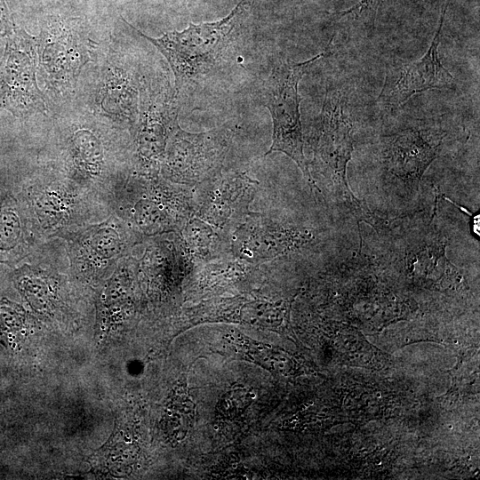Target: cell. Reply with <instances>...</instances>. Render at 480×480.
<instances>
[{
  "instance_id": "obj_1",
  "label": "cell",
  "mask_w": 480,
  "mask_h": 480,
  "mask_svg": "<svg viewBox=\"0 0 480 480\" xmlns=\"http://www.w3.org/2000/svg\"><path fill=\"white\" fill-rule=\"evenodd\" d=\"M193 186L173 183L159 175L128 169L103 196L110 212L142 236L178 233L195 215Z\"/></svg>"
},
{
  "instance_id": "obj_2",
  "label": "cell",
  "mask_w": 480,
  "mask_h": 480,
  "mask_svg": "<svg viewBox=\"0 0 480 480\" xmlns=\"http://www.w3.org/2000/svg\"><path fill=\"white\" fill-rule=\"evenodd\" d=\"M249 2L242 0L225 18L212 22L190 23L181 31L159 37L146 36L123 20L167 60L174 75L177 96L219 70L231 57L247 15Z\"/></svg>"
},
{
  "instance_id": "obj_3",
  "label": "cell",
  "mask_w": 480,
  "mask_h": 480,
  "mask_svg": "<svg viewBox=\"0 0 480 480\" xmlns=\"http://www.w3.org/2000/svg\"><path fill=\"white\" fill-rule=\"evenodd\" d=\"M19 193L43 242L53 237L63 239L110 216L101 196L59 172L31 180Z\"/></svg>"
},
{
  "instance_id": "obj_4",
  "label": "cell",
  "mask_w": 480,
  "mask_h": 480,
  "mask_svg": "<svg viewBox=\"0 0 480 480\" xmlns=\"http://www.w3.org/2000/svg\"><path fill=\"white\" fill-rule=\"evenodd\" d=\"M136 125L131 132L130 172L159 175L168 140L179 125L178 96L166 77L142 79Z\"/></svg>"
},
{
  "instance_id": "obj_5",
  "label": "cell",
  "mask_w": 480,
  "mask_h": 480,
  "mask_svg": "<svg viewBox=\"0 0 480 480\" xmlns=\"http://www.w3.org/2000/svg\"><path fill=\"white\" fill-rule=\"evenodd\" d=\"M70 277L98 288L115 270L119 260L132 253L145 238L126 222L111 214L63 237Z\"/></svg>"
},
{
  "instance_id": "obj_6",
  "label": "cell",
  "mask_w": 480,
  "mask_h": 480,
  "mask_svg": "<svg viewBox=\"0 0 480 480\" xmlns=\"http://www.w3.org/2000/svg\"><path fill=\"white\" fill-rule=\"evenodd\" d=\"M324 56H316L300 63H282L273 68L261 87V100L273 121L272 144L265 156L282 152L292 158L302 172L311 190L318 189L304 156L298 84L309 66Z\"/></svg>"
},
{
  "instance_id": "obj_7",
  "label": "cell",
  "mask_w": 480,
  "mask_h": 480,
  "mask_svg": "<svg viewBox=\"0 0 480 480\" xmlns=\"http://www.w3.org/2000/svg\"><path fill=\"white\" fill-rule=\"evenodd\" d=\"M61 139L60 170L57 172L103 199L116 178L128 169L121 165V156L110 138L96 129L79 127Z\"/></svg>"
},
{
  "instance_id": "obj_8",
  "label": "cell",
  "mask_w": 480,
  "mask_h": 480,
  "mask_svg": "<svg viewBox=\"0 0 480 480\" xmlns=\"http://www.w3.org/2000/svg\"><path fill=\"white\" fill-rule=\"evenodd\" d=\"M232 136L226 127L192 133L178 125L168 140L160 174L193 187L212 178L222 171Z\"/></svg>"
},
{
  "instance_id": "obj_9",
  "label": "cell",
  "mask_w": 480,
  "mask_h": 480,
  "mask_svg": "<svg viewBox=\"0 0 480 480\" xmlns=\"http://www.w3.org/2000/svg\"><path fill=\"white\" fill-rule=\"evenodd\" d=\"M92 42L78 18H51L36 36L38 68L52 90L75 88L83 67L90 60Z\"/></svg>"
},
{
  "instance_id": "obj_10",
  "label": "cell",
  "mask_w": 480,
  "mask_h": 480,
  "mask_svg": "<svg viewBox=\"0 0 480 480\" xmlns=\"http://www.w3.org/2000/svg\"><path fill=\"white\" fill-rule=\"evenodd\" d=\"M37 69L36 36L14 25L0 60V107L20 118L44 113L46 106L37 84Z\"/></svg>"
},
{
  "instance_id": "obj_11",
  "label": "cell",
  "mask_w": 480,
  "mask_h": 480,
  "mask_svg": "<svg viewBox=\"0 0 480 480\" xmlns=\"http://www.w3.org/2000/svg\"><path fill=\"white\" fill-rule=\"evenodd\" d=\"M354 149L352 124L338 92L326 93L314 144V170L331 180L350 204L351 211L362 202L352 194L347 180V164Z\"/></svg>"
},
{
  "instance_id": "obj_12",
  "label": "cell",
  "mask_w": 480,
  "mask_h": 480,
  "mask_svg": "<svg viewBox=\"0 0 480 480\" xmlns=\"http://www.w3.org/2000/svg\"><path fill=\"white\" fill-rule=\"evenodd\" d=\"M259 181L245 172H220L194 188L195 217L228 238L250 211Z\"/></svg>"
},
{
  "instance_id": "obj_13",
  "label": "cell",
  "mask_w": 480,
  "mask_h": 480,
  "mask_svg": "<svg viewBox=\"0 0 480 480\" xmlns=\"http://www.w3.org/2000/svg\"><path fill=\"white\" fill-rule=\"evenodd\" d=\"M228 239L235 257L252 264H262L307 246L314 236L306 228L250 212Z\"/></svg>"
},
{
  "instance_id": "obj_14",
  "label": "cell",
  "mask_w": 480,
  "mask_h": 480,
  "mask_svg": "<svg viewBox=\"0 0 480 480\" xmlns=\"http://www.w3.org/2000/svg\"><path fill=\"white\" fill-rule=\"evenodd\" d=\"M446 5L439 25L426 53L418 60L404 64L387 75L379 101L389 108H398L416 93L448 87L453 81L438 54Z\"/></svg>"
},
{
  "instance_id": "obj_15",
  "label": "cell",
  "mask_w": 480,
  "mask_h": 480,
  "mask_svg": "<svg viewBox=\"0 0 480 480\" xmlns=\"http://www.w3.org/2000/svg\"><path fill=\"white\" fill-rule=\"evenodd\" d=\"M442 140L440 134L415 129L390 136L384 150L388 172L406 186L418 188L424 172L438 156Z\"/></svg>"
},
{
  "instance_id": "obj_16",
  "label": "cell",
  "mask_w": 480,
  "mask_h": 480,
  "mask_svg": "<svg viewBox=\"0 0 480 480\" xmlns=\"http://www.w3.org/2000/svg\"><path fill=\"white\" fill-rule=\"evenodd\" d=\"M43 243L32 226L20 193L0 191V263L14 266Z\"/></svg>"
},
{
  "instance_id": "obj_17",
  "label": "cell",
  "mask_w": 480,
  "mask_h": 480,
  "mask_svg": "<svg viewBox=\"0 0 480 480\" xmlns=\"http://www.w3.org/2000/svg\"><path fill=\"white\" fill-rule=\"evenodd\" d=\"M12 278L23 299L39 315L53 317L63 309L66 278L53 268L24 263L13 270Z\"/></svg>"
},
{
  "instance_id": "obj_18",
  "label": "cell",
  "mask_w": 480,
  "mask_h": 480,
  "mask_svg": "<svg viewBox=\"0 0 480 480\" xmlns=\"http://www.w3.org/2000/svg\"><path fill=\"white\" fill-rule=\"evenodd\" d=\"M173 241L189 275L211 261L231 256L229 239L197 217H192Z\"/></svg>"
},
{
  "instance_id": "obj_19",
  "label": "cell",
  "mask_w": 480,
  "mask_h": 480,
  "mask_svg": "<svg viewBox=\"0 0 480 480\" xmlns=\"http://www.w3.org/2000/svg\"><path fill=\"white\" fill-rule=\"evenodd\" d=\"M261 264H252L234 255L206 263L190 273L189 288L199 293L246 283L261 274Z\"/></svg>"
},
{
  "instance_id": "obj_20",
  "label": "cell",
  "mask_w": 480,
  "mask_h": 480,
  "mask_svg": "<svg viewBox=\"0 0 480 480\" xmlns=\"http://www.w3.org/2000/svg\"><path fill=\"white\" fill-rule=\"evenodd\" d=\"M380 0H361L358 4L344 12L335 13L340 18L349 16L355 19L366 18L370 22L374 20Z\"/></svg>"
},
{
  "instance_id": "obj_21",
  "label": "cell",
  "mask_w": 480,
  "mask_h": 480,
  "mask_svg": "<svg viewBox=\"0 0 480 480\" xmlns=\"http://www.w3.org/2000/svg\"><path fill=\"white\" fill-rule=\"evenodd\" d=\"M14 25L6 1L0 0V36H9L13 32Z\"/></svg>"
}]
</instances>
